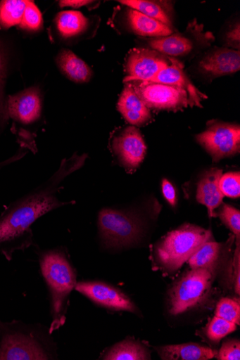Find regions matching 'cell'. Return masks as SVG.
<instances>
[{
    "instance_id": "3",
    "label": "cell",
    "mask_w": 240,
    "mask_h": 360,
    "mask_svg": "<svg viewBox=\"0 0 240 360\" xmlns=\"http://www.w3.org/2000/svg\"><path fill=\"white\" fill-rule=\"evenodd\" d=\"M20 321H0V360L53 359L51 340Z\"/></svg>"
},
{
    "instance_id": "23",
    "label": "cell",
    "mask_w": 240,
    "mask_h": 360,
    "mask_svg": "<svg viewBox=\"0 0 240 360\" xmlns=\"http://www.w3.org/2000/svg\"><path fill=\"white\" fill-rule=\"evenodd\" d=\"M147 349L140 343L125 340L114 345L103 359L108 360H145L150 359Z\"/></svg>"
},
{
    "instance_id": "32",
    "label": "cell",
    "mask_w": 240,
    "mask_h": 360,
    "mask_svg": "<svg viewBox=\"0 0 240 360\" xmlns=\"http://www.w3.org/2000/svg\"><path fill=\"white\" fill-rule=\"evenodd\" d=\"M224 43L226 48L235 51L240 50V25L239 20L228 28L225 36Z\"/></svg>"
},
{
    "instance_id": "7",
    "label": "cell",
    "mask_w": 240,
    "mask_h": 360,
    "mask_svg": "<svg viewBox=\"0 0 240 360\" xmlns=\"http://www.w3.org/2000/svg\"><path fill=\"white\" fill-rule=\"evenodd\" d=\"M213 280L211 268L188 272L170 292V312L181 314L195 307L209 291Z\"/></svg>"
},
{
    "instance_id": "22",
    "label": "cell",
    "mask_w": 240,
    "mask_h": 360,
    "mask_svg": "<svg viewBox=\"0 0 240 360\" xmlns=\"http://www.w3.org/2000/svg\"><path fill=\"white\" fill-rule=\"evenodd\" d=\"M57 28L64 38H72L84 34L89 26V20L82 13L63 11L56 19Z\"/></svg>"
},
{
    "instance_id": "33",
    "label": "cell",
    "mask_w": 240,
    "mask_h": 360,
    "mask_svg": "<svg viewBox=\"0 0 240 360\" xmlns=\"http://www.w3.org/2000/svg\"><path fill=\"white\" fill-rule=\"evenodd\" d=\"M162 190L165 199L172 207L176 206L177 202V191L172 184L168 180L164 179L162 184Z\"/></svg>"
},
{
    "instance_id": "31",
    "label": "cell",
    "mask_w": 240,
    "mask_h": 360,
    "mask_svg": "<svg viewBox=\"0 0 240 360\" xmlns=\"http://www.w3.org/2000/svg\"><path fill=\"white\" fill-rule=\"evenodd\" d=\"M220 360H239L240 342L232 340L223 343L217 356Z\"/></svg>"
},
{
    "instance_id": "14",
    "label": "cell",
    "mask_w": 240,
    "mask_h": 360,
    "mask_svg": "<svg viewBox=\"0 0 240 360\" xmlns=\"http://www.w3.org/2000/svg\"><path fill=\"white\" fill-rule=\"evenodd\" d=\"M8 112L17 123L28 125L37 122L42 114L41 93L37 87L25 89L8 100Z\"/></svg>"
},
{
    "instance_id": "21",
    "label": "cell",
    "mask_w": 240,
    "mask_h": 360,
    "mask_svg": "<svg viewBox=\"0 0 240 360\" xmlns=\"http://www.w3.org/2000/svg\"><path fill=\"white\" fill-rule=\"evenodd\" d=\"M58 68L63 75L76 83H87L93 72L89 65L70 50H62L57 58Z\"/></svg>"
},
{
    "instance_id": "11",
    "label": "cell",
    "mask_w": 240,
    "mask_h": 360,
    "mask_svg": "<svg viewBox=\"0 0 240 360\" xmlns=\"http://www.w3.org/2000/svg\"><path fill=\"white\" fill-rule=\"evenodd\" d=\"M172 63L170 58L149 48H134L128 53L125 71L124 82L130 81H149Z\"/></svg>"
},
{
    "instance_id": "30",
    "label": "cell",
    "mask_w": 240,
    "mask_h": 360,
    "mask_svg": "<svg viewBox=\"0 0 240 360\" xmlns=\"http://www.w3.org/2000/svg\"><path fill=\"white\" fill-rule=\"evenodd\" d=\"M219 216L222 221L228 226L231 231L239 239L240 232V212L236 208L224 205Z\"/></svg>"
},
{
    "instance_id": "6",
    "label": "cell",
    "mask_w": 240,
    "mask_h": 360,
    "mask_svg": "<svg viewBox=\"0 0 240 360\" xmlns=\"http://www.w3.org/2000/svg\"><path fill=\"white\" fill-rule=\"evenodd\" d=\"M99 230L108 248L120 249L132 245L140 238L142 226L133 214L113 209L102 210L98 217Z\"/></svg>"
},
{
    "instance_id": "8",
    "label": "cell",
    "mask_w": 240,
    "mask_h": 360,
    "mask_svg": "<svg viewBox=\"0 0 240 360\" xmlns=\"http://www.w3.org/2000/svg\"><path fill=\"white\" fill-rule=\"evenodd\" d=\"M196 141L212 156L215 162L232 157L240 150L239 124L213 120L203 132L196 136Z\"/></svg>"
},
{
    "instance_id": "25",
    "label": "cell",
    "mask_w": 240,
    "mask_h": 360,
    "mask_svg": "<svg viewBox=\"0 0 240 360\" xmlns=\"http://www.w3.org/2000/svg\"><path fill=\"white\" fill-rule=\"evenodd\" d=\"M26 4L25 0H5L0 2V27L8 29L20 25Z\"/></svg>"
},
{
    "instance_id": "34",
    "label": "cell",
    "mask_w": 240,
    "mask_h": 360,
    "mask_svg": "<svg viewBox=\"0 0 240 360\" xmlns=\"http://www.w3.org/2000/svg\"><path fill=\"white\" fill-rule=\"evenodd\" d=\"M5 83L0 82V127L8 120L9 115L8 112V101L4 98Z\"/></svg>"
},
{
    "instance_id": "13",
    "label": "cell",
    "mask_w": 240,
    "mask_h": 360,
    "mask_svg": "<svg viewBox=\"0 0 240 360\" xmlns=\"http://www.w3.org/2000/svg\"><path fill=\"white\" fill-rule=\"evenodd\" d=\"M75 289L99 306L117 311H136L134 303L123 292L107 283L81 282Z\"/></svg>"
},
{
    "instance_id": "12",
    "label": "cell",
    "mask_w": 240,
    "mask_h": 360,
    "mask_svg": "<svg viewBox=\"0 0 240 360\" xmlns=\"http://www.w3.org/2000/svg\"><path fill=\"white\" fill-rule=\"evenodd\" d=\"M196 65L198 73L211 81L230 75L240 70V51L215 46L205 51L199 56Z\"/></svg>"
},
{
    "instance_id": "26",
    "label": "cell",
    "mask_w": 240,
    "mask_h": 360,
    "mask_svg": "<svg viewBox=\"0 0 240 360\" xmlns=\"http://www.w3.org/2000/svg\"><path fill=\"white\" fill-rule=\"evenodd\" d=\"M236 330V324L215 316L209 323L207 329L208 338L215 342Z\"/></svg>"
},
{
    "instance_id": "15",
    "label": "cell",
    "mask_w": 240,
    "mask_h": 360,
    "mask_svg": "<svg viewBox=\"0 0 240 360\" xmlns=\"http://www.w3.org/2000/svg\"><path fill=\"white\" fill-rule=\"evenodd\" d=\"M149 82L172 85L183 89L188 95L189 106L191 107L201 108V102L208 98L193 84L184 70V64L173 58L171 65L160 71Z\"/></svg>"
},
{
    "instance_id": "37",
    "label": "cell",
    "mask_w": 240,
    "mask_h": 360,
    "mask_svg": "<svg viewBox=\"0 0 240 360\" xmlns=\"http://www.w3.org/2000/svg\"><path fill=\"white\" fill-rule=\"evenodd\" d=\"M20 158H21V156L20 155H17L14 157H12V158H11L6 161L0 162V169H2L3 167L11 165V163L19 160Z\"/></svg>"
},
{
    "instance_id": "17",
    "label": "cell",
    "mask_w": 240,
    "mask_h": 360,
    "mask_svg": "<svg viewBox=\"0 0 240 360\" xmlns=\"http://www.w3.org/2000/svg\"><path fill=\"white\" fill-rule=\"evenodd\" d=\"M222 175V170L212 169L203 174L198 184L196 200L208 207L209 215L212 217H215V210L220 206L224 198L220 188Z\"/></svg>"
},
{
    "instance_id": "10",
    "label": "cell",
    "mask_w": 240,
    "mask_h": 360,
    "mask_svg": "<svg viewBox=\"0 0 240 360\" xmlns=\"http://www.w3.org/2000/svg\"><path fill=\"white\" fill-rule=\"evenodd\" d=\"M111 150L120 165L129 172L138 169L146 154V145L134 126L122 128L112 139Z\"/></svg>"
},
{
    "instance_id": "5",
    "label": "cell",
    "mask_w": 240,
    "mask_h": 360,
    "mask_svg": "<svg viewBox=\"0 0 240 360\" xmlns=\"http://www.w3.org/2000/svg\"><path fill=\"white\" fill-rule=\"evenodd\" d=\"M149 49L156 50L170 58L179 60L200 53L215 41L213 32L205 31L196 19L189 22L185 31L175 32L164 37L143 39Z\"/></svg>"
},
{
    "instance_id": "36",
    "label": "cell",
    "mask_w": 240,
    "mask_h": 360,
    "mask_svg": "<svg viewBox=\"0 0 240 360\" xmlns=\"http://www.w3.org/2000/svg\"><path fill=\"white\" fill-rule=\"evenodd\" d=\"M92 1H87V0H63L59 2L61 8L70 7L73 8H80L91 4Z\"/></svg>"
},
{
    "instance_id": "19",
    "label": "cell",
    "mask_w": 240,
    "mask_h": 360,
    "mask_svg": "<svg viewBox=\"0 0 240 360\" xmlns=\"http://www.w3.org/2000/svg\"><path fill=\"white\" fill-rule=\"evenodd\" d=\"M119 3L175 29L172 2L153 1V0H122Z\"/></svg>"
},
{
    "instance_id": "16",
    "label": "cell",
    "mask_w": 240,
    "mask_h": 360,
    "mask_svg": "<svg viewBox=\"0 0 240 360\" xmlns=\"http://www.w3.org/2000/svg\"><path fill=\"white\" fill-rule=\"evenodd\" d=\"M118 109L125 120L134 126H144L149 124L153 117L151 110L136 94L130 82H125V87L118 103Z\"/></svg>"
},
{
    "instance_id": "9",
    "label": "cell",
    "mask_w": 240,
    "mask_h": 360,
    "mask_svg": "<svg viewBox=\"0 0 240 360\" xmlns=\"http://www.w3.org/2000/svg\"><path fill=\"white\" fill-rule=\"evenodd\" d=\"M127 82L150 110L178 111L189 106L187 92L177 86L149 81Z\"/></svg>"
},
{
    "instance_id": "1",
    "label": "cell",
    "mask_w": 240,
    "mask_h": 360,
    "mask_svg": "<svg viewBox=\"0 0 240 360\" xmlns=\"http://www.w3.org/2000/svg\"><path fill=\"white\" fill-rule=\"evenodd\" d=\"M87 155L75 154L63 160L59 169L46 182L11 204L0 216V252L11 261L17 250L32 243V225L41 217L66 203L57 198L60 185L84 165Z\"/></svg>"
},
{
    "instance_id": "24",
    "label": "cell",
    "mask_w": 240,
    "mask_h": 360,
    "mask_svg": "<svg viewBox=\"0 0 240 360\" xmlns=\"http://www.w3.org/2000/svg\"><path fill=\"white\" fill-rule=\"evenodd\" d=\"M221 250L222 245L210 238L189 259V264L192 269L212 268L218 259Z\"/></svg>"
},
{
    "instance_id": "20",
    "label": "cell",
    "mask_w": 240,
    "mask_h": 360,
    "mask_svg": "<svg viewBox=\"0 0 240 360\" xmlns=\"http://www.w3.org/2000/svg\"><path fill=\"white\" fill-rule=\"evenodd\" d=\"M156 349L161 359L166 360H208L217 354L211 348L192 343L167 345Z\"/></svg>"
},
{
    "instance_id": "18",
    "label": "cell",
    "mask_w": 240,
    "mask_h": 360,
    "mask_svg": "<svg viewBox=\"0 0 240 360\" xmlns=\"http://www.w3.org/2000/svg\"><path fill=\"white\" fill-rule=\"evenodd\" d=\"M126 20L133 34L144 39L168 37L176 32L175 29L129 8L126 11Z\"/></svg>"
},
{
    "instance_id": "35",
    "label": "cell",
    "mask_w": 240,
    "mask_h": 360,
    "mask_svg": "<svg viewBox=\"0 0 240 360\" xmlns=\"http://www.w3.org/2000/svg\"><path fill=\"white\" fill-rule=\"evenodd\" d=\"M7 73V58L5 51L0 44V82L6 84Z\"/></svg>"
},
{
    "instance_id": "4",
    "label": "cell",
    "mask_w": 240,
    "mask_h": 360,
    "mask_svg": "<svg viewBox=\"0 0 240 360\" xmlns=\"http://www.w3.org/2000/svg\"><path fill=\"white\" fill-rule=\"evenodd\" d=\"M210 238L209 231L192 224L183 225L160 242L156 248V257L165 269L177 271Z\"/></svg>"
},
{
    "instance_id": "27",
    "label": "cell",
    "mask_w": 240,
    "mask_h": 360,
    "mask_svg": "<svg viewBox=\"0 0 240 360\" xmlns=\"http://www.w3.org/2000/svg\"><path fill=\"white\" fill-rule=\"evenodd\" d=\"M43 23L42 13L32 1H27L26 8L20 27L22 29L37 31L41 29Z\"/></svg>"
},
{
    "instance_id": "29",
    "label": "cell",
    "mask_w": 240,
    "mask_h": 360,
    "mask_svg": "<svg viewBox=\"0 0 240 360\" xmlns=\"http://www.w3.org/2000/svg\"><path fill=\"white\" fill-rule=\"evenodd\" d=\"M220 188L224 195L230 198H239L240 195L239 172H229L222 175Z\"/></svg>"
},
{
    "instance_id": "28",
    "label": "cell",
    "mask_w": 240,
    "mask_h": 360,
    "mask_svg": "<svg viewBox=\"0 0 240 360\" xmlns=\"http://www.w3.org/2000/svg\"><path fill=\"white\" fill-rule=\"evenodd\" d=\"M216 316L235 324L239 325V302L231 299H222L217 304Z\"/></svg>"
},
{
    "instance_id": "2",
    "label": "cell",
    "mask_w": 240,
    "mask_h": 360,
    "mask_svg": "<svg viewBox=\"0 0 240 360\" xmlns=\"http://www.w3.org/2000/svg\"><path fill=\"white\" fill-rule=\"evenodd\" d=\"M40 266L51 299L52 322L49 333L52 334L65 323L68 299L77 285V276L70 261L60 250L43 254Z\"/></svg>"
}]
</instances>
